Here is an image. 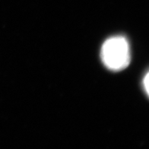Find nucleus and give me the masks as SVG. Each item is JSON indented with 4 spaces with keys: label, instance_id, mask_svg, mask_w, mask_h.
I'll return each instance as SVG.
<instances>
[{
    "label": "nucleus",
    "instance_id": "f257e3e1",
    "mask_svg": "<svg viewBox=\"0 0 149 149\" xmlns=\"http://www.w3.org/2000/svg\"><path fill=\"white\" fill-rule=\"evenodd\" d=\"M100 55L104 64L110 70L126 69L131 59L129 42L122 36L110 37L103 44Z\"/></svg>",
    "mask_w": 149,
    "mask_h": 149
},
{
    "label": "nucleus",
    "instance_id": "f03ea898",
    "mask_svg": "<svg viewBox=\"0 0 149 149\" xmlns=\"http://www.w3.org/2000/svg\"><path fill=\"white\" fill-rule=\"evenodd\" d=\"M148 78H149V75L148 74H146L145 75V79H144V85H145V89L146 91V92L147 94H148V83H149V81H148Z\"/></svg>",
    "mask_w": 149,
    "mask_h": 149
}]
</instances>
